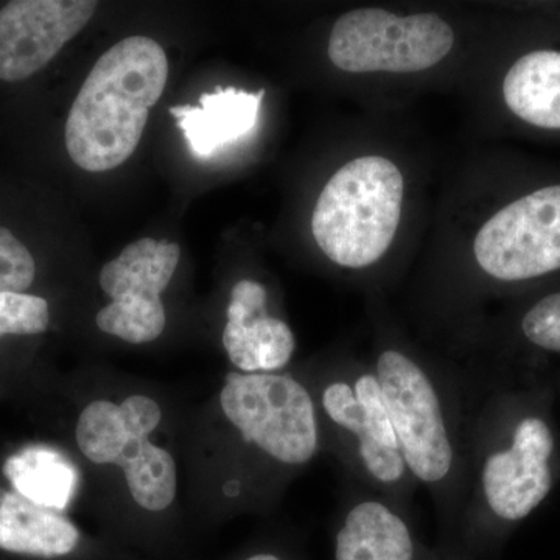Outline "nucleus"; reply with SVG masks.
I'll return each mask as SVG.
<instances>
[{
	"mask_svg": "<svg viewBox=\"0 0 560 560\" xmlns=\"http://www.w3.org/2000/svg\"><path fill=\"white\" fill-rule=\"evenodd\" d=\"M475 381L467 493L447 560H489L560 481L550 370L497 366Z\"/></svg>",
	"mask_w": 560,
	"mask_h": 560,
	"instance_id": "1",
	"label": "nucleus"
},
{
	"mask_svg": "<svg viewBox=\"0 0 560 560\" xmlns=\"http://www.w3.org/2000/svg\"><path fill=\"white\" fill-rule=\"evenodd\" d=\"M401 455L436 511L438 548L447 559L467 493L475 381L385 341L372 360Z\"/></svg>",
	"mask_w": 560,
	"mask_h": 560,
	"instance_id": "2",
	"label": "nucleus"
},
{
	"mask_svg": "<svg viewBox=\"0 0 560 560\" xmlns=\"http://www.w3.org/2000/svg\"><path fill=\"white\" fill-rule=\"evenodd\" d=\"M167 80V55L154 39L131 36L105 51L66 121L70 160L91 173L113 171L130 160Z\"/></svg>",
	"mask_w": 560,
	"mask_h": 560,
	"instance_id": "3",
	"label": "nucleus"
},
{
	"mask_svg": "<svg viewBox=\"0 0 560 560\" xmlns=\"http://www.w3.org/2000/svg\"><path fill=\"white\" fill-rule=\"evenodd\" d=\"M315 401L324 447L348 481L411 510L419 486L405 464L374 366L348 359L305 381Z\"/></svg>",
	"mask_w": 560,
	"mask_h": 560,
	"instance_id": "4",
	"label": "nucleus"
},
{
	"mask_svg": "<svg viewBox=\"0 0 560 560\" xmlns=\"http://www.w3.org/2000/svg\"><path fill=\"white\" fill-rule=\"evenodd\" d=\"M404 176L382 156L350 161L331 176L312 213V234L324 256L349 270L377 264L400 223Z\"/></svg>",
	"mask_w": 560,
	"mask_h": 560,
	"instance_id": "5",
	"label": "nucleus"
},
{
	"mask_svg": "<svg viewBox=\"0 0 560 560\" xmlns=\"http://www.w3.org/2000/svg\"><path fill=\"white\" fill-rule=\"evenodd\" d=\"M220 407L243 448L271 477L304 469L324 448L311 389L289 372H230Z\"/></svg>",
	"mask_w": 560,
	"mask_h": 560,
	"instance_id": "6",
	"label": "nucleus"
},
{
	"mask_svg": "<svg viewBox=\"0 0 560 560\" xmlns=\"http://www.w3.org/2000/svg\"><path fill=\"white\" fill-rule=\"evenodd\" d=\"M161 420L160 404L135 394L121 404L91 401L81 411L75 429L77 445L84 458L98 466L121 467L132 500L151 512L167 510L178 490L172 453L149 441Z\"/></svg>",
	"mask_w": 560,
	"mask_h": 560,
	"instance_id": "7",
	"label": "nucleus"
},
{
	"mask_svg": "<svg viewBox=\"0 0 560 560\" xmlns=\"http://www.w3.org/2000/svg\"><path fill=\"white\" fill-rule=\"evenodd\" d=\"M455 33L438 14L396 16L383 9L342 14L330 32V61L350 73H411L451 54Z\"/></svg>",
	"mask_w": 560,
	"mask_h": 560,
	"instance_id": "8",
	"label": "nucleus"
},
{
	"mask_svg": "<svg viewBox=\"0 0 560 560\" xmlns=\"http://www.w3.org/2000/svg\"><path fill=\"white\" fill-rule=\"evenodd\" d=\"M474 256L489 279L528 282L560 270V184L497 212L478 232Z\"/></svg>",
	"mask_w": 560,
	"mask_h": 560,
	"instance_id": "9",
	"label": "nucleus"
},
{
	"mask_svg": "<svg viewBox=\"0 0 560 560\" xmlns=\"http://www.w3.org/2000/svg\"><path fill=\"white\" fill-rule=\"evenodd\" d=\"M179 259L176 243L140 238L108 261L98 283L110 302L97 313L98 329L131 345L158 340L167 324L161 294Z\"/></svg>",
	"mask_w": 560,
	"mask_h": 560,
	"instance_id": "10",
	"label": "nucleus"
},
{
	"mask_svg": "<svg viewBox=\"0 0 560 560\" xmlns=\"http://www.w3.org/2000/svg\"><path fill=\"white\" fill-rule=\"evenodd\" d=\"M334 560H447L420 537L411 510L348 481L334 533Z\"/></svg>",
	"mask_w": 560,
	"mask_h": 560,
	"instance_id": "11",
	"label": "nucleus"
},
{
	"mask_svg": "<svg viewBox=\"0 0 560 560\" xmlns=\"http://www.w3.org/2000/svg\"><path fill=\"white\" fill-rule=\"evenodd\" d=\"M94 0H14L0 10V80L22 81L49 65L94 16Z\"/></svg>",
	"mask_w": 560,
	"mask_h": 560,
	"instance_id": "12",
	"label": "nucleus"
},
{
	"mask_svg": "<svg viewBox=\"0 0 560 560\" xmlns=\"http://www.w3.org/2000/svg\"><path fill=\"white\" fill-rule=\"evenodd\" d=\"M267 287L242 279L232 287L223 348L243 374H279L289 366L296 338L285 320L271 315Z\"/></svg>",
	"mask_w": 560,
	"mask_h": 560,
	"instance_id": "13",
	"label": "nucleus"
},
{
	"mask_svg": "<svg viewBox=\"0 0 560 560\" xmlns=\"http://www.w3.org/2000/svg\"><path fill=\"white\" fill-rule=\"evenodd\" d=\"M264 91L217 88L201 95L200 105L172 106L171 114L191 153L210 158L249 135L259 121Z\"/></svg>",
	"mask_w": 560,
	"mask_h": 560,
	"instance_id": "14",
	"label": "nucleus"
},
{
	"mask_svg": "<svg viewBox=\"0 0 560 560\" xmlns=\"http://www.w3.org/2000/svg\"><path fill=\"white\" fill-rule=\"evenodd\" d=\"M79 541L80 530L57 511L0 490V550L60 558L75 550Z\"/></svg>",
	"mask_w": 560,
	"mask_h": 560,
	"instance_id": "15",
	"label": "nucleus"
},
{
	"mask_svg": "<svg viewBox=\"0 0 560 560\" xmlns=\"http://www.w3.org/2000/svg\"><path fill=\"white\" fill-rule=\"evenodd\" d=\"M508 108L526 124L560 130V51L523 55L503 81Z\"/></svg>",
	"mask_w": 560,
	"mask_h": 560,
	"instance_id": "16",
	"label": "nucleus"
},
{
	"mask_svg": "<svg viewBox=\"0 0 560 560\" xmlns=\"http://www.w3.org/2000/svg\"><path fill=\"white\" fill-rule=\"evenodd\" d=\"M3 474L22 497L57 512L69 506L79 482L75 466L60 452L44 445L10 456Z\"/></svg>",
	"mask_w": 560,
	"mask_h": 560,
	"instance_id": "17",
	"label": "nucleus"
},
{
	"mask_svg": "<svg viewBox=\"0 0 560 560\" xmlns=\"http://www.w3.org/2000/svg\"><path fill=\"white\" fill-rule=\"evenodd\" d=\"M517 334L529 355L517 368L548 370L545 360L560 359V290L537 298L518 316Z\"/></svg>",
	"mask_w": 560,
	"mask_h": 560,
	"instance_id": "18",
	"label": "nucleus"
},
{
	"mask_svg": "<svg viewBox=\"0 0 560 560\" xmlns=\"http://www.w3.org/2000/svg\"><path fill=\"white\" fill-rule=\"evenodd\" d=\"M49 302L25 293H0V338L38 335L49 327Z\"/></svg>",
	"mask_w": 560,
	"mask_h": 560,
	"instance_id": "19",
	"label": "nucleus"
},
{
	"mask_svg": "<svg viewBox=\"0 0 560 560\" xmlns=\"http://www.w3.org/2000/svg\"><path fill=\"white\" fill-rule=\"evenodd\" d=\"M35 276L31 250L13 232L0 228V293H24L31 289Z\"/></svg>",
	"mask_w": 560,
	"mask_h": 560,
	"instance_id": "20",
	"label": "nucleus"
},
{
	"mask_svg": "<svg viewBox=\"0 0 560 560\" xmlns=\"http://www.w3.org/2000/svg\"><path fill=\"white\" fill-rule=\"evenodd\" d=\"M245 560H283L280 556L275 552H256V555L249 556Z\"/></svg>",
	"mask_w": 560,
	"mask_h": 560,
	"instance_id": "21",
	"label": "nucleus"
},
{
	"mask_svg": "<svg viewBox=\"0 0 560 560\" xmlns=\"http://www.w3.org/2000/svg\"><path fill=\"white\" fill-rule=\"evenodd\" d=\"M552 378H555L556 389H558V399L560 400V370L552 372Z\"/></svg>",
	"mask_w": 560,
	"mask_h": 560,
	"instance_id": "22",
	"label": "nucleus"
}]
</instances>
